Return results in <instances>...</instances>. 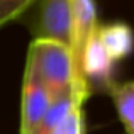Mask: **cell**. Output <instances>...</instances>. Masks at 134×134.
<instances>
[{
    "label": "cell",
    "mask_w": 134,
    "mask_h": 134,
    "mask_svg": "<svg viewBox=\"0 0 134 134\" xmlns=\"http://www.w3.org/2000/svg\"><path fill=\"white\" fill-rule=\"evenodd\" d=\"M73 14V43H71V59H73V97L85 104L90 95V88L83 76V56L88 48L92 37L98 27L97 5L95 0H71Z\"/></svg>",
    "instance_id": "obj_2"
},
{
    "label": "cell",
    "mask_w": 134,
    "mask_h": 134,
    "mask_svg": "<svg viewBox=\"0 0 134 134\" xmlns=\"http://www.w3.org/2000/svg\"><path fill=\"white\" fill-rule=\"evenodd\" d=\"M26 66L34 71L51 100L73 95V59L68 48L53 41L32 39Z\"/></svg>",
    "instance_id": "obj_1"
},
{
    "label": "cell",
    "mask_w": 134,
    "mask_h": 134,
    "mask_svg": "<svg viewBox=\"0 0 134 134\" xmlns=\"http://www.w3.org/2000/svg\"><path fill=\"white\" fill-rule=\"evenodd\" d=\"M95 39L114 63L127 58L134 49V32L124 22H110L98 26Z\"/></svg>",
    "instance_id": "obj_5"
},
{
    "label": "cell",
    "mask_w": 134,
    "mask_h": 134,
    "mask_svg": "<svg viewBox=\"0 0 134 134\" xmlns=\"http://www.w3.org/2000/svg\"><path fill=\"white\" fill-rule=\"evenodd\" d=\"M83 104L82 102H73V105L68 109L65 117L59 121L53 134H83Z\"/></svg>",
    "instance_id": "obj_7"
},
{
    "label": "cell",
    "mask_w": 134,
    "mask_h": 134,
    "mask_svg": "<svg viewBox=\"0 0 134 134\" xmlns=\"http://www.w3.org/2000/svg\"><path fill=\"white\" fill-rule=\"evenodd\" d=\"M51 98L34 71L26 66L22 76V104H20V134H32L46 114Z\"/></svg>",
    "instance_id": "obj_4"
},
{
    "label": "cell",
    "mask_w": 134,
    "mask_h": 134,
    "mask_svg": "<svg viewBox=\"0 0 134 134\" xmlns=\"http://www.w3.org/2000/svg\"><path fill=\"white\" fill-rule=\"evenodd\" d=\"M34 2L36 0H0V29L20 17Z\"/></svg>",
    "instance_id": "obj_8"
},
{
    "label": "cell",
    "mask_w": 134,
    "mask_h": 134,
    "mask_svg": "<svg viewBox=\"0 0 134 134\" xmlns=\"http://www.w3.org/2000/svg\"><path fill=\"white\" fill-rule=\"evenodd\" d=\"M107 92L114 102L115 112L127 134H134V80L124 83L112 82Z\"/></svg>",
    "instance_id": "obj_6"
},
{
    "label": "cell",
    "mask_w": 134,
    "mask_h": 134,
    "mask_svg": "<svg viewBox=\"0 0 134 134\" xmlns=\"http://www.w3.org/2000/svg\"><path fill=\"white\" fill-rule=\"evenodd\" d=\"M34 39L58 43L71 51L73 14L71 0H43L32 26Z\"/></svg>",
    "instance_id": "obj_3"
}]
</instances>
